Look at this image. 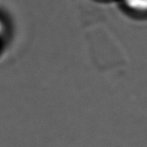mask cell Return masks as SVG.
I'll list each match as a JSON object with an SVG mask.
<instances>
[{
	"instance_id": "1",
	"label": "cell",
	"mask_w": 147,
	"mask_h": 147,
	"mask_svg": "<svg viewBox=\"0 0 147 147\" xmlns=\"http://www.w3.org/2000/svg\"><path fill=\"white\" fill-rule=\"evenodd\" d=\"M125 4L129 8L137 11L147 10V0H124Z\"/></svg>"
},
{
	"instance_id": "2",
	"label": "cell",
	"mask_w": 147,
	"mask_h": 147,
	"mask_svg": "<svg viewBox=\"0 0 147 147\" xmlns=\"http://www.w3.org/2000/svg\"><path fill=\"white\" fill-rule=\"evenodd\" d=\"M3 30H4L3 23H2V21L0 20V39H1V37H2V34H3Z\"/></svg>"
}]
</instances>
